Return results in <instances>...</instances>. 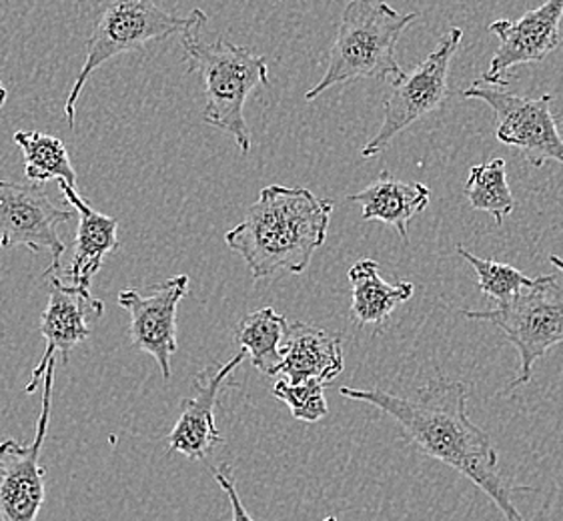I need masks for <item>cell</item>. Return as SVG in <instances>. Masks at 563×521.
<instances>
[{"label":"cell","instance_id":"cell-1","mask_svg":"<svg viewBox=\"0 0 563 521\" xmlns=\"http://www.w3.org/2000/svg\"><path fill=\"white\" fill-rule=\"evenodd\" d=\"M339 393L384 411L419 452L450 465L482 489L506 521H523L511 499V488L501 476L499 454L492 437L470 418V387L463 381H450L438 375L428 386L417 389L416 397L355 387H341Z\"/></svg>","mask_w":563,"mask_h":521},{"label":"cell","instance_id":"cell-2","mask_svg":"<svg viewBox=\"0 0 563 521\" xmlns=\"http://www.w3.org/2000/svg\"><path fill=\"white\" fill-rule=\"evenodd\" d=\"M333 207L303 187L269 185L238 228L227 231V247L245 260L255 281L301 275L325 243Z\"/></svg>","mask_w":563,"mask_h":521},{"label":"cell","instance_id":"cell-3","mask_svg":"<svg viewBox=\"0 0 563 521\" xmlns=\"http://www.w3.org/2000/svg\"><path fill=\"white\" fill-rule=\"evenodd\" d=\"M201 29H191L180 34L189 75L203 79V121L235 138L243 155L251 151V133L245 121V102L249 95L269 87L267 58L257 55L247 46L233 45L225 36L214 43L199 38Z\"/></svg>","mask_w":563,"mask_h":521},{"label":"cell","instance_id":"cell-4","mask_svg":"<svg viewBox=\"0 0 563 521\" xmlns=\"http://www.w3.org/2000/svg\"><path fill=\"white\" fill-rule=\"evenodd\" d=\"M417 12L401 14L384 0H350L341 14L335 43L327 55V70L305 99L316 101L335 85L351 80H394L404 75L395 46Z\"/></svg>","mask_w":563,"mask_h":521},{"label":"cell","instance_id":"cell-5","mask_svg":"<svg viewBox=\"0 0 563 521\" xmlns=\"http://www.w3.org/2000/svg\"><path fill=\"white\" fill-rule=\"evenodd\" d=\"M205 24L207 14L201 9H192L187 16H180L177 12L161 9L155 0H107L97 12L85 45V63L65 102L67 125L75 129L77 102L82 89L89 82L90 75L107 60L143 51L148 43H161L175 34L201 29Z\"/></svg>","mask_w":563,"mask_h":521},{"label":"cell","instance_id":"cell-6","mask_svg":"<svg viewBox=\"0 0 563 521\" xmlns=\"http://www.w3.org/2000/svg\"><path fill=\"white\" fill-rule=\"evenodd\" d=\"M463 315L494 323L518 350L519 374L506 393L526 386L533 365L555 345L563 343V285L553 275L536 277V284L504 306L487 311H463Z\"/></svg>","mask_w":563,"mask_h":521},{"label":"cell","instance_id":"cell-7","mask_svg":"<svg viewBox=\"0 0 563 521\" xmlns=\"http://www.w3.org/2000/svg\"><path fill=\"white\" fill-rule=\"evenodd\" d=\"M463 31L453 26L441 36L429 57L411 73L391 80V91L384 102V123L372 141L361 151L363 159H373L391 145L395 136L423 119L426 114L443 109L450 99V67L462 45Z\"/></svg>","mask_w":563,"mask_h":521},{"label":"cell","instance_id":"cell-8","mask_svg":"<svg viewBox=\"0 0 563 521\" xmlns=\"http://www.w3.org/2000/svg\"><path fill=\"white\" fill-rule=\"evenodd\" d=\"M465 99L484 101L496 113V136L507 147L518 148L533 167L563 165V136L553 117L552 95L519 97L475 80L463 91Z\"/></svg>","mask_w":563,"mask_h":521},{"label":"cell","instance_id":"cell-9","mask_svg":"<svg viewBox=\"0 0 563 521\" xmlns=\"http://www.w3.org/2000/svg\"><path fill=\"white\" fill-rule=\"evenodd\" d=\"M73 207H57L38 182L0 179V247H24L51 255V271L60 269L67 243L58 229L75 219Z\"/></svg>","mask_w":563,"mask_h":521},{"label":"cell","instance_id":"cell-10","mask_svg":"<svg viewBox=\"0 0 563 521\" xmlns=\"http://www.w3.org/2000/svg\"><path fill=\"white\" fill-rule=\"evenodd\" d=\"M55 367L57 357L48 362L46 369L43 406L33 443L21 445L14 440L0 443V521H36L45 503L46 469L41 465V452L51 421Z\"/></svg>","mask_w":563,"mask_h":521},{"label":"cell","instance_id":"cell-11","mask_svg":"<svg viewBox=\"0 0 563 521\" xmlns=\"http://www.w3.org/2000/svg\"><path fill=\"white\" fill-rule=\"evenodd\" d=\"M189 275H175L163 284L148 287L147 293L123 289L119 306L131 318V341L136 350L148 353L157 362L161 375L169 379L170 357L179 350L177 343V307L189 293Z\"/></svg>","mask_w":563,"mask_h":521},{"label":"cell","instance_id":"cell-12","mask_svg":"<svg viewBox=\"0 0 563 521\" xmlns=\"http://www.w3.org/2000/svg\"><path fill=\"white\" fill-rule=\"evenodd\" d=\"M562 19L563 0H545L538 9L521 14L518 21L499 19L489 24V33L497 36L499 46L479 80L506 89L509 87L507 73L511 68L543 63L562 43Z\"/></svg>","mask_w":563,"mask_h":521},{"label":"cell","instance_id":"cell-13","mask_svg":"<svg viewBox=\"0 0 563 521\" xmlns=\"http://www.w3.org/2000/svg\"><path fill=\"white\" fill-rule=\"evenodd\" d=\"M48 279V303L41 318V333L45 337V353L36 365L29 384L26 393H34L41 377H45L48 362L60 355L63 362H68V353L77 345L90 337L87 319L101 318L104 303L101 299L92 297L90 291L67 284L58 277L57 273L46 271Z\"/></svg>","mask_w":563,"mask_h":521},{"label":"cell","instance_id":"cell-14","mask_svg":"<svg viewBox=\"0 0 563 521\" xmlns=\"http://www.w3.org/2000/svg\"><path fill=\"white\" fill-rule=\"evenodd\" d=\"M245 357L247 352L241 350L231 362L205 367L203 372L195 377V393L180 401L179 420L167 437L169 454L185 455L191 462H205L213 454L214 447L223 443V437L214 423L217 399L225 389L227 379L241 363L245 362Z\"/></svg>","mask_w":563,"mask_h":521},{"label":"cell","instance_id":"cell-15","mask_svg":"<svg viewBox=\"0 0 563 521\" xmlns=\"http://www.w3.org/2000/svg\"><path fill=\"white\" fill-rule=\"evenodd\" d=\"M58 189L63 199H67L68 204L79 213L80 219L75 251H73V259L67 271L58 269L53 273H57L63 281L90 291L92 279L97 277V273L101 271L104 257L109 253H114L121 245L119 221L114 217L104 215L101 211L92 209L68 182L58 181Z\"/></svg>","mask_w":563,"mask_h":521},{"label":"cell","instance_id":"cell-16","mask_svg":"<svg viewBox=\"0 0 563 521\" xmlns=\"http://www.w3.org/2000/svg\"><path fill=\"white\" fill-rule=\"evenodd\" d=\"M345 369L341 335L303 321H289L277 375L291 384L317 379L329 384Z\"/></svg>","mask_w":563,"mask_h":521},{"label":"cell","instance_id":"cell-17","mask_svg":"<svg viewBox=\"0 0 563 521\" xmlns=\"http://www.w3.org/2000/svg\"><path fill=\"white\" fill-rule=\"evenodd\" d=\"M429 199L431 191L428 185L399 181L387 170H382L367 189L347 197L351 203L361 204L363 221H382L397 229L404 243H407L409 221L428 209Z\"/></svg>","mask_w":563,"mask_h":521},{"label":"cell","instance_id":"cell-18","mask_svg":"<svg viewBox=\"0 0 563 521\" xmlns=\"http://www.w3.org/2000/svg\"><path fill=\"white\" fill-rule=\"evenodd\" d=\"M351 281L353 306L351 313L360 328L382 325L391 318L397 307L413 297V284L399 281L387 284L379 275V263L375 259H361L347 273Z\"/></svg>","mask_w":563,"mask_h":521},{"label":"cell","instance_id":"cell-19","mask_svg":"<svg viewBox=\"0 0 563 521\" xmlns=\"http://www.w3.org/2000/svg\"><path fill=\"white\" fill-rule=\"evenodd\" d=\"M289 319L279 315L273 307H263L241 319L235 340L261 374L277 375L283 359V343L287 337Z\"/></svg>","mask_w":563,"mask_h":521},{"label":"cell","instance_id":"cell-20","mask_svg":"<svg viewBox=\"0 0 563 521\" xmlns=\"http://www.w3.org/2000/svg\"><path fill=\"white\" fill-rule=\"evenodd\" d=\"M14 143L24 157V175L31 182L57 179L77 187V170L70 163L65 143L41 131H16Z\"/></svg>","mask_w":563,"mask_h":521},{"label":"cell","instance_id":"cell-21","mask_svg":"<svg viewBox=\"0 0 563 521\" xmlns=\"http://www.w3.org/2000/svg\"><path fill=\"white\" fill-rule=\"evenodd\" d=\"M463 191L472 209L489 213L496 219V225H504V219L516 209L504 159H492L472 167Z\"/></svg>","mask_w":563,"mask_h":521},{"label":"cell","instance_id":"cell-22","mask_svg":"<svg viewBox=\"0 0 563 521\" xmlns=\"http://www.w3.org/2000/svg\"><path fill=\"white\" fill-rule=\"evenodd\" d=\"M457 253L474 267L479 291L487 295L492 301H496V306L509 303L526 287H531V285L536 284V277H528V275H523L519 269L511 267V265H506V263L482 259V257H477L472 251L465 250L462 245H457Z\"/></svg>","mask_w":563,"mask_h":521},{"label":"cell","instance_id":"cell-23","mask_svg":"<svg viewBox=\"0 0 563 521\" xmlns=\"http://www.w3.org/2000/svg\"><path fill=\"white\" fill-rule=\"evenodd\" d=\"M273 396L283 401L295 420L316 423L327 418L325 384L317 379H307L301 384H291L287 379H279L273 386Z\"/></svg>","mask_w":563,"mask_h":521},{"label":"cell","instance_id":"cell-24","mask_svg":"<svg viewBox=\"0 0 563 521\" xmlns=\"http://www.w3.org/2000/svg\"><path fill=\"white\" fill-rule=\"evenodd\" d=\"M214 481L219 484V488L225 491L229 503H231V518L233 521H255L251 518V513L245 510L243 501L239 498L238 486H235V479L231 476V469L223 465L219 469H213Z\"/></svg>","mask_w":563,"mask_h":521},{"label":"cell","instance_id":"cell-25","mask_svg":"<svg viewBox=\"0 0 563 521\" xmlns=\"http://www.w3.org/2000/svg\"><path fill=\"white\" fill-rule=\"evenodd\" d=\"M7 97H9V92H7V87L2 85V80H0V109L4 107V102H7Z\"/></svg>","mask_w":563,"mask_h":521},{"label":"cell","instance_id":"cell-26","mask_svg":"<svg viewBox=\"0 0 563 521\" xmlns=\"http://www.w3.org/2000/svg\"><path fill=\"white\" fill-rule=\"evenodd\" d=\"M550 263H552V265H555V267H558V269H560V271L563 273L562 257H558V255H552V257H550Z\"/></svg>","mask_w":563,"mask_h":521},{"label":"cell","instance_id":"cell-27","mask_svg":"<svg viewBox=\"0 0 563 521\" xmlns=\"http://www.w3.org/2000/svg\"><path fill=\"white\" fill-rule=\"evenodd\" d=\"M323 521H338V518H335V516H329V518H325Z\"/></svg>","mask_w":563,"mask_h":521}]
</instances>
